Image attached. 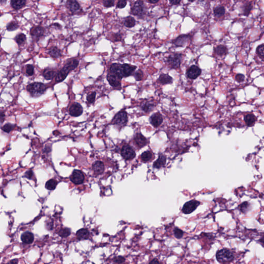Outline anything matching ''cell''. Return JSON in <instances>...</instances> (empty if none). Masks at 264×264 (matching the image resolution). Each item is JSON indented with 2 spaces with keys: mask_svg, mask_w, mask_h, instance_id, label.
<instances>
[{
  "mask_svg": "<svg viewBox=\"0 0 264 264\" xmlns=\"http://www.w3.org/2000/svg\"><path fill=\"white\" fill-rule=\"evenodd\" d=\"M189 2H193L194 1H189Z\"/></svg>",
  "mask_w": 264,
  "mask_h": 264,
  "instance_id": "56",
  "label": "cell"
},
{
  "mask_svg": "<svg viewBox=\"0 0 264 264\" xmlns=\"http://www.w3.org/2000/svg\"><path fill=\"white\" fill-rule=\"evenodd\" d=\"M216 257L219 263L225 264L233 261L235 258V256L230 250L223 248L217 252Z\"/></svg>",
  "mask_w": 264,
  "mask_h": 264,
  "instance_id": "4",
  "label": "cell"
},
{
  "mask_svg": "<svg viewBox=\"0 0 264 264\" xmlns=\"http://www.w3.org/2000/svg\"><path fill=\"white\" fill-rule=\"evenodd\" d=\"M238 209L241 213L246 214L251 210V204L248 202L246 201L241 203L238 206Z\"/></svg>",
  "mask_w": 264,
  "mask_h": 264,
  "instance_id": "31",
  "label": "cell"
},
{
  "mask_svg": "<svg viewBox=\"0 0 264 264\" xmlns=\"http://www.w3.org/2000/svg\"><path fill=\"white\" fill-rule=\"evenodd\" d=\"M157 82L161 84L165 85L172 84L173 80L172 77H171V76H169L168 74L162 73L160 75V77H158Z\"/></svg>",
  "mask_w": 264,
  "mask_h": 264,
  "instance_id": "21",
  "label": "cell"
},
{
  "mask_svg": "<svg viewBox=\"0 0 264 264\" xmlns=\"http://www.w3.org/2000/svg\"><path fill=\"white\" fill-rule=\"evenodd\" d=\"M253 4L251 2H248L245 4L242 8L243 15L245 16H248L251 13V10H252Z\"/></svg>",
  "mask_w": 264,
  "mask_h": 264,
  "instance_id": "33",
  "label": "cell"
},
{
  "mask_svg": "<svg viewBox=\"0 0 264 264\" xmlns=\"http://www.w3.org/2000/svg\"><path fill=\"white\" fill-rule=\"evenodd\" d=\"M21 240L22 242L26 244H31L33 242L34 236L33 234L30 232H25L21 235Z\"/></svg>",
  "mask_w": 264,
  "mask_h": 264,
  "instance_id": "25",
  "label": "cell"
},
{
  "mask_svg": "<svg viewBox=\"0 0 264 264\" xmlns=\"http://www.w3.org/2000/svg\"><path fill=\"white\" fill-rule=\"evenodd\" d=\"M181 2V0H172V1L170 0V1H169V2L172 5H177L180 4Z\"/></svg>",
  "mask_w": 264,
  "mask_h": 264,
  "instance_id": "51",
  "label": "cell"
},
{
  "mask_svg": "<svg viewBox=\"0 0 264 264\" xmlns=\"http://www.w3.org/2000/svg\"><path fill=\"white\" fill-rule=\"evenodd\" d=\"M66 7L72 13H77L81 12V8L78 2L74 0H69L66 2Z\"/></svg>",
  "mask_w": 264,
  "mask_h": 264,
  "instance_id": "15",
  "label": "cell"
},
{
  "mask_svg": "<svg viewBox=\"0 0 264 264\" xmlns=\"http://www.w3.org/2000/svg\"><path fill=\"white\" fill-rule=\"evenodd\" d=\"M134 77L137 81H140L144 77V73L142 70H139L134 73Z\"/></svg>",
  "mask_w": 264,
  "mask_h": 264,
  "instance_id": "45",
  "label": "cell"
},
{
  "mask_svg": "<svg viewBox=\"0 0 264 264\" xmlns=\"http://www.w3.org/2000/svg\"><path fill=\"white\" fill-rule=\"evenodd\" d=\"M155 107H156L155 103L153 102L152 101H150L145 102L142 103L141 105V109L146 113L152 112L154 109Z\"/></svg>",
  "mask_w": 264,
  "mask_h": 264,
  "instance_id": "24",
  "label": "cell"
},
{
  "mask_svg": "<svg viewBox=\"0 0 264 264\" xmlns=\"http://www.w3.org/2000/svg\"><path fill=\"white\" fill-rule=\"evenodd\" d=\"M107 80L112 87L116 89L121 88V80L113 74L108 73L107 76Z\"/></svg>",
  "mask_w": 264,
  "mask_h": 264,
  "instance_id": "17",
  "label": "cell"
},
{
  "mask_svg": "<svg viewBox=\"0 0 264 264\" xmlns=\"http://www.w3.org/2000/svg\"><path fill=\"white\" fill-rule=\"evenodd\" d=\"M96 92H92L90 94L87 95L86 99H87V102H88L89 104H91L94 103L95 99H96Z\"/></svg>",
  "mask_w": 264,
  "mask_h": 264,
  "instance_id": "44",
  "label": "cell"
},
{
  "mask_svg": "<svg viewBox=\"0 0 264 264\" xmlns=\"http://www.w3.org/2000/svg\"><path fill=\"white\" fill-rule=\"evenodd\" d=\"M173 233H174V237L178 240L181 239L183 237L184 234V232L183 230H182L181 229H180L178 228H174Z\"/></svg>",
  "mask_w": 264,
  "mask_h": 264,
  "instance_id": "39",
  "label": "cell"
},
{
  "mask_svg": "<svg viewBox=\"0 0 264 264\" xmlns=\"http://www.w3.org/2000/svg\"><path fill=\"white\" fill-rule=\"evenodd\" d=\"M45 33V29L42 26H36L35 28H32L31 30V35L32 38L36 41L39 40L42 37L44 36Z\"/></svg>",
  "mask_w": 264,
  "mask_h": 264,
  "instance_id": "13",
  "label": "cell"
},
{
  "mask_svg": "<svg viewBox=\"0 0 264 264\" xmlns=\"http://www.w3.org/2000/svg\"><path fill=\"white\" fill-rule=\"evenodd\" d=\"M214 16L218 18L222 17L225 13V8L222 5L216 6L214 8Z\"/></svg>",
  "mask_w": 264,
  "mask_h": 264,
  "instance_id": "30",
  "label": "cell"
},
{
  "mask_svg": "<svg viewBox=\"0 0 264 264\" xmlns=\"http://www.w3.org/2000/svg\"><path fill=\"white\" fill-rule=\"evenodd\" d=\"M92 169L97 176L102 174L104 171V165L101 161H96L92 165Z\"/></svg>",
  "mask_w": 264,
  "mask_h": 264,
  "instance_id": "22",
  "label": "cell"
},
{
  "mask_svg": "<svg viewBox=\"0 0 264 264\" xmlns=\"http://www.w3.org/2000/svg\"><path fill=\"white\" fill-rule=\"evenodd\" d=\"M71 233V229L68 228H61L58 231L57 234L61 238H67Z\"/></svg>",
  "mask_w": 264,
  "mask_h": 264,
  "instance_id": "32",
  "label": "cell"
},
{
  "mask_svg": "<svg viewBox=\"0 0 264 264\" xmlns=\"http://www.w3.org/2000/svg\"><path fill=\"white\" fill-rule=\"evenodd\" d=\"M256 53L262 60H264V45L263 44L258 45L257 47Z\"/></svg>",
  "mask_w": 264,
  "mask_h": 264,
  "instance_id": "41",
  "label": "cell"
},
{
  "mask_svg": "<svg viewBox=\"0 0 264 264\" xmlns=\"http://www.w3.org/2000/svg\"><path fill=\"white\" fill-rule=\"evenodd\" d=\"M34 176V172L33 170L31 169L26 171L25 173L24 177L26 179H29V180H32L33 177Z\"/></svg>",
  "mask_w": 264,
  "mask_h": 264,
  "instance_id": "49",
  "label": "cell"
},
{
  "mask_svg": "<svg viewBox=\"0 0 264 264\" xmlns=\"http://www.w3.org/2000/svg\"><path fill=\"white\" fill-rule=\"evenodd\" d=\"M5 119V114L3 110H0V122L3 123Z\"/></svg>",
  "mask_w": 264,
  "mask_h": 264,
  "instance_id": "50",
  "label": "cell"
},
{
  "mask_svg": "<svg viewBox=\"0 0 264 264\" xmlns=\"http://www.w3.org/2000/svg\"><path fill=\"white\" fill-rule=\"evenodd\" d=\"M134 140L135 144L139 148L145 147L148 144L147 138L140 133H137L136 134L134 138Z\"/></svg>",
  "mask_w": 264,
  "mask_h": 264,
  "instance_id": "18",
  "label": "cell"
},
{
  "mask_svg": "<svg viewBox=\"0 0 264 264\" xmlns=\"http://www.w3.org/2000/svg\"><path fill=\"white\" fill-rule=\"evenodd\" d=\"M192 36L190 34H182L174 39L172 44L175 47H185L190 42Z\"/></svg>",
  "mask_w": 264,
  "mask_h": 264,
  "instance_id": "8",
  "label": "cell"
},
{
  "mask_svg": "<svg viewBox=\"0 0 264 264\" xmlns=\"http://www.w3.org/2000/svg\"><path fill=\"white\" fill-rule=\"evenodd\" d=\"M47 87L45 84L39 82H34L28 85L26 87L28 92L33 97H39L45 93Z\"/></svg>",
  "mask_w": 264,
  "mask_h": 264,
  "instance_id": "3",
  "label": "cell"
},
{
  "mask_svg": "<svg viewBox=\"0 0 264 264\" xmlns=\"http://www.w3.org/2000/svg\"><path fill=\"white\" fill-rule=\"evenodd\" d=\"M113 261L115 264H122L125 263V258L123 256H118L113 258Z\"/></svg>",
  "mask_w": 264,
  "mask_h": 264,
  "instance_id": "43",
  "label": "cell"
},
{
  "mask_svg": "<svg viewBox=\"0 0 264 264\" xmlns=\"http://www.w3.org/2000/svg\"><path fill=\"white\" fill-rule=\"evenodd\" d=\"M124 24L126 28H132L135 26L136 21L133 17L131 16H128L125 19Z\"/></svg>",
  "mask_w": 264,
  "mask_h": 264,
  "instance_id": "36",
  "label": "cell"
},
{
  "mask_svg": "<svg viewBox=\"0 0 264 264\" xmlns=\"http://www.w3.org/2000/svg\"><path fill=\"white\" fill-rule=\"evenodd\" d=\"M121 154L125 160H132L136 156L135 151L131 145L126 144L123 146L121 151Z\"/></svg>",
  "mask_w": 264,
  "mask_h": 264,
  "instance_id": "10",
  "label": "cell"
},
{
  "mask_svg": "<svg viewBox=\"0 0 264 264\" xmlns=\"http://www.w3.org/2000/svg\"><path fill=\"white\" fill-rule=\"evenodd\" d=\"M18 24L15 21H12L7 25V29L8 31H14L19 28Z\"/></svg>",
  "mask_w": 264,
  "mask_h": 264,
  "instance_id": "40",
  "label": "cell"
},
{
  "mask_svg": "<svg viewBox=\"0 0 264 264\" xmlns=\"http://www.w3.org/2000/svg\"><path fill=\"white\" fill-rule=\"evenodd\" d=\"M121 35L120 34H114V40L115 41H121Z\"/></svg>",
  "mask_w": 264,
  "mask_h": 264,
  "instance_id": "52",
  "label": "cell"
},
{
  "mask_svg": "<svg viewBox=\"0 0 264 264\" xmlns=\"http://www.w3.org/2000/svg\"><path fill=\"white\" fill-rule=\"evenodd\" d=\"M131 13L134 16L142 17L146 13V8L142 1H137L134 4L131 10Z\"/></svg>",
  "mask_w": 264,
  "mask_h": 264,
  "instance_id": "7",
  "label": "cell"
},
{
  "mask_svg": "<svg viewBox=\"0 0 264 264\" xmlns=\"http://www.w3.org/2000/svg\"><path fill=\"white\" fill-rule=\"evenodd\" d=\"M26 4V1L24 0H13L10 2V4L12 8L16 10H19L24 8V6H25Z\"/></svg>",
  "mask_w": 264,
  "mask_h": 264,
  "instance_id": "28",
  "label": "cell"
},
{
  "mask_svg": "<svg viewBox=\"0 0 264 264\" xmlns=\"http://www.w3.org/2000/svg\"><path fill=\"white\" fill-rule=\"evenodd\" d=\"M150 122L154 127L157 128L163 123V116L160 113L153 114L150 118Z\"/></svg>",
  "mask_w": 264,
  "mask_h": 264,
  "instance_id": "16",
  "label": "cell"
},
{
  "mask_svg": "<svg viewBox=\"0 0 264 264\" xmlns=\"http://www.w3.org/2000/svg\"><path fill=\"white\" fill-rule=\"evenodd\" d=\"M127 4V1H125V0H120L118 2L117 4V8H124Z\"/></svg>",
  "mask_w": 264,
  "mask_h": 264,
  "instance_id": "48",
  "label": "cell"
},
{
  "mask_svg": "<svg viewBox=\"0 0 264 264\" xmlns=\"http://www.w3.org/2000/svg\"><path fill=\"white\" fill-rule=\"evenodd\" d=\"M182 59L183 55L181 53H172L167 57V64L171 69H177L181 65Z\"/></svg>",
  "mask_w": 264,
  "mask_h": 264,
  "instance_id": "5",
  "label": "cell"
},
{
  "mask_svg": "<svg viewBox=\"0 0 264 264\" xmlns=\"http://www.w3.org/2000/svg\"><path fill=\"white\" fill-rule=\"evenodd\" d=\"M202 73V70L197 66L192 65L190 66L186 71V76L188 78L191 80H196Z\"/></svg>",
  "mask_w": 264,
  "mask_h": 264,
  "instance_id": "11",
  "label": "cell"
},
{
  "mask_svg": "<svg viewBox=\"0 0 264 264\" xmlns=\"http://www.w3.org/2000/svg\"><path fill=\"white\" fill-rule=\"evenodd\" d=\"M57 183V181L55 179L49 180L45 183V188L49 190H54L56 188Z\"/></svg>",
  "mask_w": 264,
  "mask_h": 264,
  "instance_id": "35",
  "label": "cell"
},
{
  "mask_svg": "<svg viewBox=\"0 0 264 264\" xmlns=\"http://www.w3.org/2000/svg\"><path fill=\"white\" fill-rule=\"evenodd\" d=\"M70 180L75 184H81L84 182V175L81 171L74 170L70 176Z\"/></svg>",
  "mask_w": 264,
  "mask_h": 264,
  "instance_id": "12",
  "label": "cell"
},
{
  "mask_svg": "<svg viewBox=\"0 0 264 264\" xmlns=\"http://www.w3.org/2000/svg\"><path fill=\"white\" fill-rule=\"evenodd\" d=\"M69 114L71 116L78 117L82 114L83 109L81 105L78 103H74L71 105L69 110Z\"/></svg>",
  "mask_w": 264,
  "mask_h": 264,
  "instance_id": "14",
  "label": "cell"
},
{
  "mask_svg": "<svg viewBox=\"0 0 264 264\" xmlns=\"http://www.w3.org/2000/svg\"><path fill=\"white\" fill-rule=\"evenodd\" d=\"M153 154L151 152V151H147L144 152L141 155V161L144 162H148L152 160Z\"/></svg>",
  "mask_w": 264,
  "mask_h": 264,
  "instance_id": "34",
  "label": "cell"
},
{
  "mask_svg": "<svg viewBox=\"0 0 264 264\" xmlns=\"http://www.w3.org/2000/svg\"><path fill=\"white\" fill-rule=\"evenodd\" d=\"M136 69V66L129 64L114 63L110 66L109 70L110 74H113L120 80H121L124 77L132 76Z\"/></svg>",
  "mask_w": 264,
  "mask_h": 264,
  "instance_id": "1",
  "label": "cell"
},
{
  "mask_svg": "<svg viewBox=\"0 0 264 264\" xmlns=\"http://www.w3.org/2000/svg\"><path fill=\"white\" fill-rule=\"evenodd\" d=\"M147 2L148 3H151V4H156L158 3L159 0H149V1H147Z\"/></svg>",
  "mask_w": 264,
  "mask_h": 264,
  "instance_id": "54",
  "label": "cell"
},
{
  "mask_svg": "<svg viewBox=\"0 0 264 264\" xmlns=\"http://www.w3.org/2000/svg\"><path fill=\"white\" fill-rule=\"evenodd\" d=\"M25 73L26 76H33L34 73V67L32 65H27L25 67Z\"/></svg>",
  "mask_w": 264,
  "mask_h": 264,
  "instance_id": "42",
  "label": "cell"
},
{
  "mask_svg": "<svg viewBox=\"0 0 264 264\" xmlns=\"http://www.w3.org/2000/svg\"><path fill=\"white\" fill-rule=\"evenodd\" d=\"M48 53L53 58H60L62 55L61 50L56 47H52L50 48Z\"/></svg>",
  "mask_w": 264,
  "mask_h": 264,
  "instance_id": "27",
  "label": "cell"
},
{
  "mask_svg": "<svg viewBox=\"0 0 264 264\" xmlns=\"http://www.w3.org/2000/svg\"><path fill=\"white\" fill-rule=\"evenodd\" d=\"M79 61L76 59L71 60L65 65L64 67L56 74L55 81L57 83H60L65 80L69 73L77 68Z\"/></svg>",
  "mask_w": 264,
  "mask_h": 264,
  "instance_id": "2",
  "label": "cell"
},
{
  "mask_svg": "<svg viewBox=\"0 0 264 264\" xmlns=\"http://www.w3.org/2000/svg\"><path fill=\"white\" fill-rule=\"evenodd\" d=\"M15 124H6L4 125V126L1 128L3 132H5L6 133H9L11 131H13L14 129H15Z\"/></svg>",
  "mask_w": 264,
  "mask_h": 264,
  "instance_id": "38",
  "label": "cell"
},
{
  "mask_svg": "<svg viewBox=\"0 0 264 264\" xmlns=\"http://www.w3.org/2000/svg\"><path fill=\"white\" fill-rule=\"evenodd\" d=\"M149 264H161L160 263V261H158V260L156 258H154L151 261H150Z\"/></svg>",
  "mask_w": 264,
  "mask_h": 264,
  "instance_id": "53",
  "label": "cell"
},
{
  "mask_svg": "<svg viewBox=\"0 0 264 264\" xmlns=\"http://www.w3.org/2000/svg\"><path fill=\"white\" fill-rule=\"evenodd\" d=\"M256 120V117L253 114H248L244 117V121L248 126H253Z\"/></svg>",
  "mask_w": 264,
  "mask_h": 264,
  "instance_id": "26",
  "label": "cell"
},
{
  "mask_svg": "<svg viewBox=\"0 0 264 264\" xmlns=\"http://www.w3.org/2000/svg\"><path fill=\"white\" fill-rule=\"evenodd\" d=\"M128 121V114L125 111H120L117 114L112 120V124L122 128L126 125Z\"/></svg>",
  "mask_w": 264,
  "mask_h": 264,
  "instance_id": "6",
  "label": "cell"
},
{
  "mask_svg": "<svg viewBox=\"0 0 264 264\" xmlns=\"http://www.w3.org/2000/svg\"><path fill=\"white\" fill-rule=\"evenodd\" d=\"M166 161H167V157L165 155L163 154H160L158 159L156 161H154L153 166L154 168H161L165 166Z\"/></svg>",
  "mask_w": 264,
  "mask_h": 264,
  "instance_id": "23",
  "label": "cell"
},
{
  "mask_svg": "<svg viewBox=\"0 0 264 264\" xmlns=\"http://www.w3.org/2000/svg\"><path fill=\"white\" fill-rule=\"evenodd\" d=\"M56 74V73L54 70L50 68L45 69L42 73V76L47 80H52L55 77Z\"/></svg>",
  "mask_w": 264,
  "mask_h": 264,
  "instance_id": "29",
  "label": "cell"
},
{
  "mask_svg": "<svg viewBox=\"0 0 264 264\" xmlns=\"http://www.w3.org/2000/svg\"><path fill=\"white\" fill-rule=\"evenodd\" d=\"M245 76L241 73H237L235 76V80L238 83H242L245 81Z\"/></svg>",
  "mask_w": 264,
  "mask_h": 264,
  "instance_id": "46",
  "label": "cell"
},
{
  "mask_svg": "<svg viewBox=\"0 0 264 264\" xmlns=\"http://www.w3.org/2000/svg\"><path fill=\"white\" fill-rule=\"evenodd\" d=\"M103 4L106 8H112L115 5V1L113 0H105L103 1Z\"/></svg>",
  "mask_w": 264,
  "mask_h": 264,
  "instance_id": "47",
  "label": "cell"
},
{
  "mask_svg": "<svg viewBox=\"0 0 264 264\" xmlns=\"http://www.w3.org/2000/svg\"><path fill=\"white\" fill-rule=\"evenodd\" d=\"M90 236V233L88 230L85 228H82L78 230L76 233V237L79 241L88 240Z\"/></svg>",
  "mask_w": 264,
  "mask_h": 264,
  "instance_id": "19",
  "label": "cell"
},
{
  "mask_svg": "<svg viewBox=\"0 0 264 264\" xmlns=\"http://www.w3.org/2000/svg\"><path fill=\"white\" fill-rule=\"evenodd\" d=\"M229 53L228 48L224 45H218L214 48V53L218 56H226Z\"/></svg>",
  "mask_w": 264,
  "mask_h": 264,
  "instance_id": "20",
  "label": "cell"
},
{
  "mask_svg": "<svg viewBox=\"0 0 264 264\" xmlns=\"http://www.w3.org/2000/svg\"><path fill=\"white\" fill-rule=\"evenodd\" d=\"M7 264H18V260H13L12 261H9V262Z\"/></svg>",
  "mask_w": 264,
  "mask_h": 264,
  "instance_id": "55",
  "label": "cell"
},
{
  "mask_svg": "<svg viewBox=\"0 0 264 264\" xmlns=\"http://www.w3.org/2000/svg\"><path fill=\"white\" fill-rule=\"evenodd\" d=\"M15 40L18 45H23L24 44H25V42H26V35L23 33L19 34L18 35L16 36Z\"/></svg>",
  "mask_w": 264,
  "mask_h": 264,
  "instance_id": "37",
  "label": "cell"
},
{
  "mask_svg": "<svg viewBox=\"0 0 264 264\" xmlns=\"http://www.w3.org/2000/svg\"><path fill=\"white\" fill-rule=\"evenodd\" d=\"M200 202L196 200H192L185 203L182 209V212L183 214L188 215L194 212L197 209L198 207L200 205Z\"/></svg>",
  "mask_w": 264,
  "mask_h": 264,
  "instance_id": "9",
  "label": "cell"
}]
</instances>
